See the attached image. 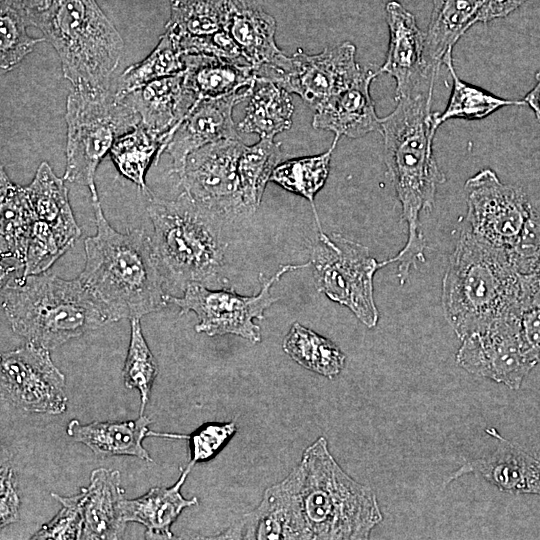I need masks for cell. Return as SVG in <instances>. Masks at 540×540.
<instances>
[{"instance_id":"26","label":"cell","mask_w":540,"mask_h":540,"mask_svg":"<svg viewBox=\"0 0 540 540\" xmlns=\"http://www.w3.org/2000/svg\"><path fill=\"white\" fill-rule=\"evenodd\" d=\"M150 422L144 415L122 422L93 421L87 424L72 419L66 432L75 441L89 447L98 458L127 455L152 462L150 454L142 445L143 439L150 436Z\"/></svg>"},{"instance_id":"38","label":"cell","mask_w":540,"mask_h":540,"mask_svg":"<svg viewBox=\"0 0 540 540\" xmlns=\"http://www.w3.org/2000/svg\"><path fill=\"white\" fill-rule=\"evenodd\" d=\"M31 25L21 0H0V69L1 74L16 67L44 37L32 38L27 33Z\"/></svg>"},{"instance_id":"23","label":"cell","mask_w":540,"mask_h":540,"mask_svg":"<svg viewBox=\"0 0 540 540\" xmlns=\"http://www.w3.org/2000/svg\"><path fill=\"white\" fill-rule=\"evenodd\" d=\"M225 29L243 59L255 68L282 67L287 57L275 42L276 21L248 0H229Z\"/></svg>"},{"instance_id":"14","label":"cell","mask_w":540,"mask_h":540,"mask_svg":"<svg viewBox=\"0 0 540 540\" xmlns=\"http://www.w3.org/2000/svg\"><path fill=\"white\" fill-rule=\"evenodd\" d=\"M0 380L4 396L24 411L57 415L67 408L65 376L46 348L27 342L3 352Z\"/></svg>"},{"instance_id":"42","label":"cell","mask_w":540,"mask_h":540,"mask_svg":"<svg viewBox=\"0 0 540 540\" xmlns=\"http://www.w3.org/2000/svg\"><path fill=\"white\" fill-rule=\"evenodd\" d=\"M518 271L522 278L526 310L540 308V239L520 262Z\"/></svg>"},{"instance_id":"5","label":"cell","mask_w":540,"mask_h":540,"mask_svg":"<svg viewBox=\"0 0 540 540\" xmlns=\"http://www.w3.org/2000/svg\"><path fill=\"white\" fill-rule=\"evenodd\" d=\"M146 197L153 226L151 238L166 288L183 292L192 282L212 289L229 287L226 243L221 233L226 220L196 204L184 192L173 200L152 192Z\"/></svg>"},{"instance_id":"19","label":"cell","mask_w":540,"mask_h":540,"mask_svg":"<svg viewBox=\"0 0 540 540\" xmlns=\"http://www.w3.org/2000/svg\"><path fill=\"white\" fill-rule=\"evenodd\" d=\"M487 432L496 438V449L461 465L449 481L472 473L503 492L540 495V454L510 442L494 428Z\"/></svg>"},{"instance_id":"4","label":"cell","mask_w":540,"mask_h":540,"mask_svg":"<svg viewBox=\"0 0 540 540\" xmlns=\"http://www.w3.org/2000/svg\"><path fill=\"white\" fill-rule=\"evenodd\" d=\"M1 307L17 335L48 350L113 322L79 277L67 280L45 272L6 279Z\"/></svg>"},{"instance_id":"9","label":"cell","mask_w":540,"mask_h":540,"mask_svg":"<svg viewBox=\"0 0 540 540\" xmlns=\"http://www.w3.org/2000/svg\"><path fill=\"white\" fill-rule=\"evenodd\" d=\"M310 264L316 288L330 300L346 306L368 328L377 325L373 278L385 266L370 255L367 246L334 233L318 231Z\"/></svg>"},{"instance_id":"32","label":"cell","mask_w":540,"mask_h":540,"mask_svg":"<svg viewBox=\"0 0 540 540\" xmlns=\"http://www.w3.org/2000/svg\"><path fill=\"white\" fill-rule=\"evenodd\" d=\"M443 64L449 69L453 84L445 109L441 113H434V127L436 129L450 119L480 120L502 107L525 104L523 100L501 98L461 80L455 71L452 53L446 56Z\"/></svg>"},{"instance_id":"44","label":"cell","mask_w":540,"mask_h":540,"mask_svg":"<svg viewBox=\"0 0 540 540\" xmlns=\"http://www.w3.org/2000/svg\"><path fill=\"white\" fill-rule=\"evenodd\" d=\"M521 332L532 358L540 362V308H531L523 312Z\"/></svg>"},{"instance_id":"24","label":"cell","mask_w":540,"mask_h":540,"mask_svg":"<svg viewBox=\"0 0 540 540\" xmlns=\"http://www.w3.org/2000/svg\"><path fill=\"white\" fill-rule=\"evenodd\" d=\"M1 281L13 272L23 274L35 214L26 187L7 176L1 165Z\"/></svg>"},{"instance_id":"36","label":"cell","mask_w":540,"mask_h":540,"mask_svg":"<svg viewBox=\"0 0 540 540\" xmlns=\"http://www.w3.org/2000/svg\"><path fill=\"white\" fill-rule=\"evenodd\" d=\"M166 30L177 39L205 38L226 27L229 0H171Z\"/></svg>"},{"instance_id":"33","label":"cell","mask_w":540,"mask_h":540,"mask_svg":"<svg viewBox=\"0 0 540 540\" xmlns=\"http://www.w3.org/2000/svg\"><path fill=\"white\" fill-rule=\"evenodd\" d=\"M340 136L335 135L330 148L319 155L294 158L279 163L270 181L283 189L307 199L312 207L318 231H322L315 207V195L325 185L330 171L332 153Z\"/></svg>"},{"instance_id":"18","label":"cell","mask_w":540,"mask_h":540,"mask_svg":"<svg viewBox=\"0 0 540 540\" xmlns=\"http://www.w3.org/2000/svg\"><path fill=\"white\" fill-rule=\"evenodd\" d=\"M385 12L389 45L379 72L395 79L396 98L434 87L436 77L424 68L425 33L417 25L415 16L395 0L386 4Z\"/></svg>"},{"instance_id":"25","label":"cell","mask_w":540,"mask_h":540,"mask_svg":"<svg viewBox=\"0 0 540 540\" xmlns=\"http://www.w3.org/2000/svg\"><path fill=\"white\" fill-rule=\"evenodd\" d=\"M483 0H433L425 32L423 62L425 71L435 76L457 41L476 23Z\"/></svg>"},{"instance_id":"12","label":"cell","mask_w":540,"mask_h":540,"mask_svg":"<svg viewBox=\"0 0 540 540\" xmlns=\"http://www.w3.org/2000/svg\"><path fill=\"white\" fill-rule=\"evenodd\" d=\"M464 190L467 215L463 226L495 247L510 249L533 207L524 191L502 183L489 168L468 178Z\"/></svg>"},{"instance_id":"35","label":"cell","mask_w":540,"mask_h":540,"mask_svg":"<svg viewBox=\"0 0 540 540\" xmlns=\"http://www.w3.org/2000/svg\"><path fill=\"white\" fill-rule=\"evenodd\" d=\"M183 55L177 39L165 30L150 54L120 75L114 93L124 98L154 80L182 72Z\"/></svg>"},{"instance_id":"20","label":"cell","mask_w":540,"mask_h":540,"mask_svg":"<svg viewBox=\"0 0 540 540\" xmlns=\"http://www.w3.org/2000/svg\"><path fill=\"white\" fill-rule=\"evenodd\" d=\"M377 74L365 69L355 82L317 108L312 120L313 128L353 139L379 130L380 118L370 95V85Z\"/></svg>"},{"instance_id":"1","label":"cell","mask_w":540,"mask_h":540,"mask_svg":"<svg viewBox=\"0 0 540 540\" xmlns=\"http://www.w3.org/2000/svg\"><path fill=\"white\" fill-rule=\"evenodd\" d=\"M432 94L433 87H428L398 97L394 110L380 118L385 163L408 226L404 247L384 261L386 265L398 263L401 285L413 268L425 262L420 215L433 209L437 187L446 180L433 155L437 129L431 112Z\"/></svg>"},{"instance_id":"31","label":"cell","mask_w":540,"mask_h":540,"mask_svg":"<svg viewBox=\"0 0 540 540\" xmlns=\"http://www.w3.org/2000/svg\"><path fill=\"white\" fill-rule=\"evenodd\" d=\"M165 147L164 137L140 123L115 140L109 155L119 173L147 196L151 193L146 184L147 171L152 161L160 158Z\"/></svg>"},{"instance_id":"41","label":"cell","mask_w":540,"mask_h":540,"mask_svg":"<svg viewBox=\"0 0 540 540\" xmlns=\"http://www.w3.org/2000/svg\"><path fill=\"white\" fill-rule=\"evenodd\" d=\"M235 432V422L212 423L200 428L188 437L192 446V458L189 463L195 465L197 462L214 457Z\"/></svg>"},{"instance_id":"45","label":"cell","mask_w":540,"mask_h":540,"mask_svg":"<svg viewBox=\"0 0 540 540\" xmlns=\"http://www.w3.org/2000/svg\"><path fill=\"white\" fill-rule=\"evenodd\" d=\"M527 0H483L476 23L504 18L519 8Z\"/></svg>"},{"instance_id":"15","label":"cell","mask_w":540,"mask_h":540,"mask_svg":"<svg viewBox=\"0 0 540 540\" xmlns=\"http://www.w3.org/2000/svg\"><path fill=\"white\" fill-rule=\"evenodd\" d=\"M521 317L501 320L462 339L457 364L473 375L519 389L537 364L522 336Z\"/></svg>"},{"instance_id":"21","label":"cell","mask_w":540,"mask_h":540,"mask_svg":"<svg viewBox=\"0 0 540 540\" xmlns=\"http://www.w3.org/2000/svg\"><path fill=\"white\" fill-rule=\"evenodd\" d=\"M83 515L80 539L115 540L124 536L126 521L122 504L124 489L119 471L107 468L94 469L90 483L78 492Z\"/></svg>"},{"instance_id":"34","label":"cell","mask_w":540,"mask_h":540,"mask_svg":"<svg viewBox=\"0 0 540 540\" xmlns=\"http://www.w3.org/2000/svg\"><path fill=\"white\" fill-rule=\"evenodd\" d=\"M284 352L303 368L333 378L344 367L345 355L329 339L294 322L283 340Z\"/></svg>"},{"instance_id":"28","label":"cell","mask_w":540,"mask_h":540,"mask_svg":"<svg viewBox=\"0 0 540 540\" xmlns=\"http://www.w3.org/2000/svg\"><path fill=\"white\" fill-rule=\"evenodd\" d=\"M193 466L189 463L171 487H154L139 498L124 499L122 504L124 520L145 526L147 539H172L173 533L170 528L181 511L186 507L198 505L196 497L185 499L180 492Z\"/></svg>"},{"instance_id":"10","label":"cell","mask_w":540,"mask_h":540,"mask_svg":"<svg viewBox=\"0 0 540 540\" xmlns=\"http://www.w3.org/2000/svg\"><path fill=\"white\" fill-rule=\"evenodd\" d=\"M310 262L297 265H283L262 285L254 296H242L229 287L212 289L203 284L192 282L183 290L181 297L168 295V303L180 309V314L194 312L198 318L195 330L208 336L232 334L253 343L261 341L260 327L254 319H264V312L278 298L272 296V286L291 271L302 269Z\"/></svg>"},{"instance_id":"47","label":"cell","mask_w":540,"mask_h":540,"mask_svg":"<svg viewBox=\"0 0 540 540\" xmlns=\"http://www.w3.org/2000/svg\"><path fill=\"white\" fill-rule=\"evenodd\" d=\"M536 85L531 89L523 101L527 104L534 112L537 120L540 122V71L536 73Z\"/></svg>"},{"instance_id":"43","label":"cell","mask_w":540,"mask_h":540,"mask_svg":"<svg viewBox=\"0 0 540 540\" xmlns=\"http://www.w3.org/2000/svg\"><path fill=\"white\" fill-rule=\"evenodd\" d=\"M20 498L14 471L1 467L0 473V526L3 528L19 520Z\"/></svg>"},{"instance_id":"11","label":"cell","mask_w":540,"mask_h":540,"mask_svg":"<svg viewBox=\"0 0 540 540\" xmlns=\"http://www.w3.org/2000/svg\"><path fill=\"white\" fill-rule=\"evenodd\" d=\"M244 143L224 139L199 148L186 160L180 186L191 200L224 220L248 212L242 197L238 161Z\"/></svg>"},{"instance_id":"40","label":"cell","mask_w":540,"mask_h":540,"mask_svg":"<svg viewBox=\"0 0 540 540\" xmlns=\"http://www.w3.org/2000/svg\"><path fill=\"white\" fill-rule=\"evenodd\" d=\"M51 496L62 505L59 512L31 537L36 540H73L80 539L83 530V515L79 493L72 496Z\"/></svg>"},{"instance_id":"39","label":"cell","mask_w":540,"mask_h":540,"mask_svg":"<svg viewBox=\"0 0 540 540\" xmlns=\"http://www.w3.org/2000/svg\"><path fill=\"white\" fill-rule=\"evenodd\" d=\"M130 323L131 334L123 368V380L127 388L139 391L140 415H143L158 374V366L142 333L140 319H131Z\"/></svg>"},{"instance_id":"7","label":"cell","mask_w":540,"mask_h":540,"mask_svg":"<svg viewBox=\"0 0 540 540\" xmlns=\"http://www.w3.org/2000/svg\"><path fill=\"white\" fill-rule=\"evenodd\" d=\"M32 26L56 50L63 77L73 88L110 90L124 41L95 0H57Z\"/></svg>"},{"instance_id":"22","label":"cell","mask_w":540,"mask_h":540,"mask_svg":"<svg viewBox=\"0 0 540 540\" xmlns=\"http://www.w3.org/2000/svg\"><path fill=\"white\" fill-rule=\"evenodd\" d=\"M126 98L140 115L141 124L164 137L166 146L176 128L198 101L185 87L183 71L154 80Z\"/></svg>"},{"instance_id":"13","label":"cell","mask_w":540,"mask_h":540,"mask_svg":"<svg viewBox=\"0 0 540 540\" xmlns=\"http://www.w3.org/2000/svg\"><path fill=\"white\" fill-rule=\"evenodd\" d=\"M356 47L343 42L314 55L298 49L279 69L259 67L255 76L295 93L316 110L332 96L355 82L365 71L355 59Z\"/></svg>"},{"instance_id":"8","label":"cell","mask_w":540,"mask_h":540,"mask_svg":"<svg viewBox=\"0 0 540 540\" xmlns=\"http://www.w3.org/2000/svg\"><path fill=\"white\" fill-rule=\"evenodd\" d=\"M66 167L63 179L87 186L91 198L98 197L95 173L115 140L141 123L126 97L114 91L75 89L66 100Z\"/></svg>"},{"instance_id":"27","label":"cell","mask_w":540,"mask_h":540,"mask_svg":"<svg viewBox=\"0 0 540 540\" xmlns=\"http://www.w3.org/2000/svg\"><path fill=\"white\" fill-rule=\"evenodd\" d=\"M184 85L197 100L219 98L250 88L254 67L208 54H184Z\"/></svg>"},{"instance_id":"30","label":"cell","mask_w":540,"mask_h":540,"mask_svg":"<svg viewBox=\"0 0 540 540\" xmlns=\"http://www.w3.org/2000/svg\"><path fill=\"white\" fill-rule=\"evenodd\" d=\"M294 105L290 93L264 77H255L245 116L237 125L240 132L254 133L260 138L274 139L290 129Z\"/></svg>"},{"instance_id":"3","label":"cell","mask_w":540,"mask_h":540,"mask_svg":"<svg viewBox=\"0 0 540 540\" xmlns=\"http://www.w3.org/2000/svg\"><path fill=\"white\" fill-rule=\"evenodd\" d=\"M446 320L462 340L526 311L522 278L507 249L463 226L442 281Z\"/></svg>"},{"instance_id":"6","label":"cell","mask_w":540,"mask_h":540,"mask_svg":"<svg viewBox=\"0 0 540 540\" xmlns=\"http://www.w3.org/2000/svg\"><path fill=\"white\" fill-rule=\"evenodd\" d=\"M294 478L309 540L369 539L383 520L374 491L336 462L326 438L319 437L290 472Z\"/></svg>"},{"instance_id":"2","label":"cell","mask_w":540,"mask_h":540,"mask_svg":"<svg viewBox=\"0 0 540 540\" xmlns=\"http://www.w3.org/2000/svg\"><path fill=\"white\" fill-rule=\"evenodd\" d=\"M91 200L96 233L85 239L80 280L113 322L140 319L167 306L169 294L152 238L142 229L117 231L106 219L99 198Z\"/></svg>"},{"instance_id":"46","label":"cell","mask_w":540,"mask_h":540,"mask_svg":"<svg viewBox=\"0 0 540 540\" xmlns=\"http://www.w3.org/2000/svg\"><path fill=\"white\" fill-rule=\"evenodd\" d=\"M30 19L31 25L33 21L46 12L57 0H21Z\"/></svg>"},{"instance_id":"17","label":"cell","mask_w":540,"mask_h":540,"mask_svg":"<svg viewBox=\"0 0 540 540\" xmlns=\"http://www.w3.org/2000/svg\"><path fill=\"white\" fill-rule=\"evenodd\" d=\"M251 88L196 102L174 131L164 151L172 159L173 173L180 175L187 157L203 146L224 139L241 140L232 113L237 104L249 98Z\"/></svg>"},{"instance_id":"16","label":"cell","mask_w":540,"mask_h":540,"mask_svg":"<svg viewBox=\"0 0 540 540\" xmlns=\"http://www.w3.org/2000/svg\"><path fill=\"white\" fill-rule=\"evenodd\" d=\"M222 539H309L296 484L291 473L268 487L259 505L220 534Z\"/></svg>"},{"instance_id":"37","label":"cell","mask_w":540,"mask_h":540,"mask_svg":"<svg viewBox=\"0 0 540 540\" xmlns=\"http://www.w3.org/2000/svg\"><path fill=\"white\" fill-rule=\"evenodd\" d=\"M281 159V145L273 139L260 138L254 145H244L238 161V175L248 212H254L260 206L266 184Z\"/></svg>"},{"instance_id":"29","label":"cell","mask_w":540,"mask_h":540,"mask_svg":"<svg viewBox=\"0 0 540 540\" xmlns=\"http://www.w3.org/2000/svg\"><path fill=\"white\" fill-rule=\"evenodd\" d=\"M65 180L59 178L47 162H42L31 183L26 186L35 220L53 228L74 245L81 230L74 217Z\"/></svg>"}]
</instances>
